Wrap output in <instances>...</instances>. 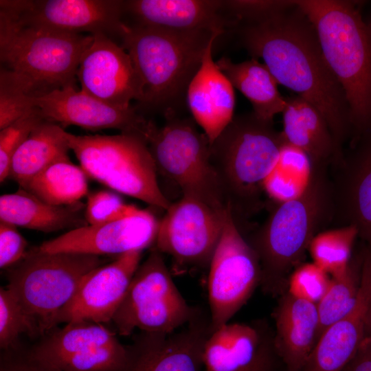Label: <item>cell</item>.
<instances>
[{
	"mask_svg": "<svg viewBox=\"0 0 371 371\" xmlns=\"http://www.w3.org/2000/svg\"><path fill=\"white\" fill-rule=\"evenodd\" d=\"M285 144L273 122L253 112L234 117L210 144V161L238 225L262 205L263 182Z\"/></svg>",
	"mask_w": 371,
	"mask_h": 371,
	"instance_id": "cell-5",
	"label": "cell"
},
{
	"mask_svg": "<svg viewBox=\"0 0 371 371\" xmlns=\"http://www.w3.org/2000/svg\"><path fill=\"white\" fill-rule=\"evenodd\" d=\"M366 22L368 23V25L369 27V29H370V33H371V19H366Z\"/></svg>",
	"mask_w": 371,
	"mask_h": 371,
	"instance_id": "cell-45",
	"label": "cell"
},
{
	"mask_svg": "<svg viewBox=\"0 0 371 371\" xmlns=\"http://www.w3.org/2000/svg\"><path fill=\"white\" fill-rule=\"evenodd\" d=\"M34 108L32 98L9 70H0V129L12 124Z\"/></svg>",
	"mask_w": 371,
	"mask_h": 371,
	"instance_id": "cell-36",
	"label": "cell"
},
{
	"mask_svg": "<svg viewBox=\"0 0 371 371\" xmlns=\"http://www.w3.org/2000/svg\"><path fill=\"white\" fill-rule=\"evenodd\" d=\"M366 335H367L371 339V301L370 303L367 315Z\"/></svg>",
	"mask_w": 371,
	"mask_h": 371,
	"instance_id": "cell-44",
	"label": "cell"
},
{
	"mask_svg": "<svg viewBox=\"0 0 371 371\" xmlns=\"http://www.w3.org/2000/svg\"><path fill=\"white\" fill-rule=\"evenodd\" d=\"M133 24L177 31L207 30L223 34L238 23L225 12L223 0L124 1Z\"/></svg>",
	"mask_w": 371,
	"mask_h": 371,
	"instance_id": "cell-22",
	"label": "cell"
},
{
	"mask_svg": "<svg viewBox=\"0 0 371 371\" xmlns=\"http://www.w3.org/2000/svg\"><path fill=\"white\" fill-rule=\"evenodd\" d=\"M166 124L156 127L148 147L157 172L175 182L183 196L203 202L225 212V197L210 161V143L195 122L178 115L165 117Z\"/></svg>",
	"mask_w": 371,
	"mask_h": 371,
	"instance_id": "cell-9",
	"label": "cell"
},
{
	"mask_svg": "<svg viewBox=\"0 0 371 371\" xmlns=\"http://www.w3.org/2000/svg\"><path fill=\"white\" fill-rule=\"evenodd\" d=\"M209 43L201 65L187 91V105L194 120L212 144L234 118V87L212 58L214 41Z\"/></svg>",
	"mask_w": 371,
	"mask_h": 371,
	"instance_id": "cell-23",
	"label": "cell"
},
{
	"mask_svg": "<svg viewBox=\"0 0 371 371\" xmlns=\"http://www.w3.org/2000/svg\"><path fill=\"white\" fill-rule=\"evenodd\" d=\"M275 356L272 338L263 333L260 348L254 360L238 371H273Z\"/></svg>",
	"mask_w": 371,
	"mask_h": 371,
	"instance_id": "cell-42",
	"label": "cell"
},
{
	"mask_svg": "<svg viewBox=\"0 0 371 371\" xmlns=\"http://www.w3.org/2000/svg\"><path fill=\"white\" fill-rule=\"evenodd\" d=\"M213 330L201 307L192 319L169 333L142 332L129 346L127 371H203V350Z\"/></svg>",
	"mask_w": 371,
	"mask_h": 371,
	"instance_id": "cell-17",
	"label": "cell"
},
{
	"mask_svg": "<svg viewBox=\"0 0 371 371\" xmlns=\"http://www.w3.org/2000/svg\"><path fill=\"white\" fill-rule=\"evenodd\" d=\"M313 170L308 155L285 142L263 182L264 192L276 203L295 199L308 187Z\"/></svg>",
	"mask_w": 371,
	"mask_h": 371,
	"instance_id": "cell-31",
	"label": "cell"
},
{
	"mask_svg": "<svg viewBox=\"0 0 371 371\" xmlns=\"http://www.w3.org/2000/svg\"><path fill=\"white\" fill-rule=\"evenodd\" d=\"M143 211L126 204L113 192L100 190L87 195L85 216L88 225H98L138 215Z\"/></svg>",
	"mask_w": 371,
	"mask_h": 371,
	"instance_id": "cell-38",
	"label": "cell"
},
{
	"mask_svg": "<svg viewBox=\"0 0 371 371\" xmlns=\"http://www.w3.org/2000/svg\"><path fill=\"white\" fill-rule=\"evenodd\" d=\"M23 334L40 335L35 320L29 315L7 287L0 288V348L5 351L19 349V339Z\"/></svg>",
	"mask_w": 371,
	"mask_h": 371,
	"instance_id": "cell-34",
	"label": "cell"
},
{
	"mask_svg": "<svg viewBox=\"0 0 371 371\" xmlns=\"http://www.w3.org/2000/svg\"><path fill=\"white\" fill-rule=\"evenodd\" d=\"M330 168L333 194V227L352 225L359 236L371 238V132Z\"/></svg>",
	"mask_w": 371,
	"mask_h": 371,
	"instance_id": "cell-20",
	"label": "cell"
},
{
	"mask_svg": "<svg viewBox=\"0 0 371 371\" xmlns=\"http://www.w3.org/2000/svg\"><path fill=\"white\" fill-rule=\"evenodd\" d=\"M93 40L84 53L76 73L80 89L119 109L139 103L143 85L128 53L104 34Z\"/></svg>",
	"mask_w": 371,
	"mask_h": 371,
	"instance_id": "cell-16",
	"label": "cell"
},
{
	"mask_svg": "<svg viewBox=\"0 0 371 371\" xmlns=\"http://www.w3.org/2000/svg\"><path fill=\"white\" fill-rule=\"evenodd\" d=\"M295 5V0H223L225 13L238 25L264 21Z\"/></svg>",
	"mask_w": 371,
	"mask_h": 371,
	"instance_id": "cell-39",
	"label": "cell"
},
{
	"mask_svg": "<svg viewBox=\"0 0 371 371\" xmlns=\"http://www.w3.org/2000/svg\"><path fill=\"white\" fill-rule=\"evenodd\" d=\"M216 63L233 87L249 101L258 117L273 122L274 117L282 113L286 98L280 93L278 82L264 63L254 58L235 63L225 56Z\"/></svg>",
	"mask_w": 371,
	"mask_h": 371,
	"instance_id": "cell-27",
	"label": "cell"
},
{
	"mask_svg": "<svg viewBox=\"0 0 371 371\" xmlns=\"http://www.w3.org/2000/svg\"><path fill=\"white\" fill-rule=\"evenodd\" d=\"M85 210V205L81 201L71 205H54L21 188L0 197V221L43 232L71 230L87 225Z\"/></svg>",
	"mask_w": 371,
	"mask_h": 371,
	"instance_id": "cell-26",
	"label": "cell"
},
{
	"mask_svg": "<svg viewBox=\"0 0 371 371\" xmlns=\"http://www.w3.org/2000/svg\"><path fill=\"white\" fill-rule=\"evenodd\" d=\"M88 176L70 159L58 161L19 186L54 205H71L88 195Z\"/></svg>",
	"mask_w": 371,
	"mask_h": 371,
	"instance_id": "cell-30",
	"label": "cell"
},
{
	"mask_svg": "<svg viewBox=\"0 0 371 371\" xmlns=\"http://www.w3.org/2000/svg\"><path fill=\"white\" fill-rule=\"evenodd\" d=\"M71 150L90 177L120 193L166 210L171 203L159 187L147 140L132 133L76 135L67 132Z\"/></svg>",
	"mask_w": 371,
	"mask_h": 371,
	"instance_id": "cell-8",
	"label": "cell"
},
{
	"mask_svg": "<svg viewBox=\"0 0 371 371\" xmlns=\"http://www.w3.org/2000/svg\"><path fill=\"white\" fill-rule=\"evenodd\" d=\"M282 113L284 142L304 152L313 166L332 168L338 161L335 141L328 124L311 103L295 95L286 98Z\"/></svg>",
	"mask_w": 371,
	"mask_h": 371,
	"instance_id": "cell-25",
	"label": "cell"
},
{
	"mask_svg": "<svg viewBox=\"0 0 371 371\" xmlns=\"http://www.w3.org/2000/svg\"><path fill=\"white\" fill-rule=\"evenodd\" d=\"M312 23L324 58L341 85L350 110L352 140L371 132V33L361 3L296 0Z\"/></svg>",
	"mask_w": 371,
	"mask_h": 371,
	"instance_id": "cell-4",
	"label": "cell"
},
{
	"mask_svg": "<svg viewBox=\"0 0 371 371\" xmlns=\"http://www.w3.org/2000/svg\"><path fill=\"white\" fill-rule=\"evenodd\" d=\"M27 242L10 223L0 221V267L7 269L26 255Z\"/></svg>",
	"mask_w": 371,
	"mask_h": 371,
	"instance_id": "cell-40",
	"label": "cell"
},
{
	"mask_svg": "<svg viewBox=\"0 0 371 371\" xmlns=\"http://www.w3.org/2000/svg\"><path fill=\"white\" fill-rule=\"evenodd\" d=\"M44 120L66 126H77L89 131L117 129L120 133L139 135L148 139L156 124L147 120L136 107L119 109L109 105L76 87L55 90L32 98Z\"/></svg>",
	"mask_w": 371,
	"mask_h": 371,
	"instance_id": "cell-15",
	"label": "cell"
},
{
	"mask_svg": "<svg viewBox=\"0 0 371 371\" xmlns=\"http://www.w3.org/2000/svg\"><path fill=\"white\" fill-rule=\"evenodd\" d=\"M361 264L362 251L352 257L343 275L331 278L327 291L317 304L319 315L317 342L330 326L347 315L355 305L360 288Z\"/></svg>",
	"mask_w": 371,
	"mask_h": 371,
	"instance_id": "cell-32",
	"label": "cell"
},
{
	"mask_svg": "<svg viewBox=\"0 0 371 371\" xmlns=\"http://www.w3.org/2000/svg\"><path fill=\"white\" fill-rule=\"evenodd\" d=\"M371 301V240L362 250L361 282L355 305L320 336L303 371H344L366 335Z\"/></svg>",
	"mask_w": 371,
	"mask_h": 371,
	"instance_id": "cell-21",
	"label": "cell"
},
{
	"mask_svg": "<svg viewBox=\"0 0 371 371\" xmlns=\"http://www.w3.org/2000/svg\"><path fill=\"white\" fill-rule=\"evenodd\" d=\"M222 34L177 32L125 23L120 38L143 85L137 111L178 115L188 86L199 69L210 41Z\"/></svg>",
	"mask_w": 371,
	"mask_h": 371,
	"instance_id": "cell-3",
	"label": "cell"
},
{
	"mask_svg": "<svg viewBox=\"0 0 371 371\" xmlns=\"http://www.w3.org/2000/svg\"><path fill=\"white\" fill-rule=\"evenodd\" d=\"M263 333L250 325L229 322L215 329L203 350V371H238L248 366L260 348Z\"/></svg>",
	"mask_w": 371,
	"mask_h": 371,
	"instance_id": "cell-29",
	"label": "cell"
},
{
	"mask_svg": "<svg viewBox=\"0 0 371 371\" xmlns=\"http://www.w3.org/2000/svg\"><path fill=\"white\" fill-rule=\"evenodd\" d=\"M66 134L59 124L41 122L14 155L8 179L21 186L52 164L69 159Z\"/></svg>",
	"mask_w": 371,
	"mask_h": 371,
	"instance_id": "cell-28",
	"label": "cell"
},
{
	"mask_svg": "<svg viewBox=\"0 0 371 371\" xmlns=\"http://www.w3.org/2000/svg\"><path fill=\"white\" fill-rule=\"evenodd\" d=\"M254 58H262L278 85L311 103L333 135L339 161L352 131L344 91L323 55L315 30L296 5L262 22L236 29Z\"/></svg>",
	"mask_w": 371,
	"mask_h": 371,
	"instance_id": "cell-1",
	"label": "cell"
},
{
	"mask_svg": "<svg viewBox=\"0 0 371 371\" xmlns=\"http://www.w3.org/2000/svg\"><path fill=\"white\" fill-rule=\"evenodd\" d=\"M275 352L287 371H303L317 343L319 315L317 304L287 292L280 296L273 313Z\"/></svg>",
	"mask_w": 371,
	"mask_h": 371,
	"instance_id": "cell-24",
	"label": "cell"
},
{
	"mask_svg": "<svg viewBox=\"0 0 371 371\" xmlns=\"http://www.w3.org/2000/svg\"><path fill=\"white\" fill-rule=\"evenodd\" d=\"M0 10L24 25L70 34L120 38L125 24L124 1L120 0H1Z\"/></svg>",
	"mask_w": 371,
	"mask_h": 371,
	"instance_id": "cell-14",
	"label": "cell"
},
{
	"mask_svg": "<svg viewBox=\"0 0 371 371\" xmlns=\"http://www.w3.org/2000/svg\"><path fill=\"white\" fill-rule=\"evenodd\" d=\"M26 352L49 371H127L131 357L115 333L87 321L56 328Z\"/></svg>",
	"mask_w": 371,
	"mask_h": 371,
	"instance_id": "cell-11",
	"label": "cell"
},
{
	"mask_svg": "<svg viewBox=\"0 0 371 371\" xmlns=\"http://www.w3.org/2000/svg\"><path fill=\"white\" fill-rule=\"evenodd\" d=\"M357 237L359 231L352 225L330 227L319 232L308 247L312 262L331 278L343 275L353 257Z\"/></svg>",
	"mask_w": 371,
	"mask_h": 371,
	"instance_id": "cell-33",
	"label": "cell"
},
{
	"mask_svg": "<svg viewBox=\"0 0 371 371\" xmlns=\"http://www.w3.org/2000/svg\"><path fill=\"white\" fill-rule=\"evenodd\" d=\"M142 251L126 253L89 272L60 312L58 323L111 321L140 265Z\"/></svg>",
	"mask_w": 371,
	"mask_h": 371,
	"instance_id": "cell-19",
	"label": "cell"
},
{
	"mask_svg": "<svg viewBox=\"0 0 371 371\" xmlns=\"http://www.w3.org/2000/svg\"><path fill=\"white\" fill-rule=\"evenodd\" d=\"M313 168L305 191L295 199L276 203L264 223L246 238L259 259L261 289L273 297L286 292L289 277L304 262L314 236L333 225L330 168Z\"/></svg>",
	"mask_w": 371,
	"mask_h": 371,
	"instance_id": "cell-2",
	"label": "cell"
},
{
	"mask_svg": "<svg viewBox=\"0 0 371 371\" xmlns=\"http://www.w3.org/2000/svg\"><path fill=\"white\" fill-rule=\"evenodd\" d=\"M344 371H371V339L365 335L357 353Z\"/></svg>",
	"mask_w": 371,
	"mask_h": 371,
	"instance_id": "cell-43",
	"label": "cell"
},
{
	"mask_svg": "<svg viewBox=\"0 0 371 371\" xmlns=\"http://www.w3.org/2000/svg\"><path fill=\"white\" fill-rule=\"evenodd\" d=\"M207 291L212 330L227 324L260 285L259 259L229 209L209 266Z\"/></svg>",
	"mask_w": 371,
	"mask_h": 371,
	"instance_id": "cell-12",
	"label": "cell"
},
{
	"mask_svg": "<svg viewBox=\"0 0 371 371\" xmlns=\"http://www.w3.org/2000/svg\"><path fill=\"white\" fill-rule=\"evenodd\" d=\"M331 277L311 262H302L291 273L286 292L299 299L317 304L327 291Z\"/></svg>",
	"mask_w": 371,
	"mask_h": 371,
	"instance_id": "cell-37",
	"label": "cell"
},
{
	"mask_svg": "<svg viewBox=\"0 0 371 371\" xmlns=\"http://www.w3.org/2000/svg\"><path fill=\"white\" fill-rule=\"evenodd\" d=\"M227 210L183 196L170 205L159 221L154 247L171 257L175 274L209 267Z\"/></svg>",
	"mask_w": 371,
	"mask_h": 371,
	"instance_id": "cell-13",
	"label": "cell"
},
{
	"mask_svg": "<svg viewBox=\"0 0 371 371\" xmlns=\"http://www.w3.org/2000/svg\"><path fill=\"white\" fill-rule=\"evenodd\" d=\"M0 371H49L32 360L20 349L3 352Z\"/></svg>",
	"mask_w": 371,
	"mask_h": 371,
	"instance_id": "cell-41",
	"label": "cell"
},
{
	"mask_svg": "<svg viewBox=\"0 0 371 371\" xmlns=\"http://www.w3.org/2000/svg\"><path fill=\"white\" fill-rule=\"evenodd\" d=\"M198 308L184 299L163 254L153 247L135 273L111 321L118 334L124 337L135 329L169 333L189 322Z\"/></svg>",
	"mask_w": 371,
	"mask_h": 371,
	"instance_id": "cell-10",
	"label": "cell"
},
{
	"mask_svg": "<svg viewBox=\"0 0 371 371\" xmlns=\"http://www.w3.org/2000/svg\"><path fill=\"white\" fill-rule=\"evenodd\" d=\"M39 109L33 108L6 127L0 129V181L8 177L12 157L33 129L43 120Z\"/></svg>",
	"mask_w": 371,
	"mask_h": 371,
	"instance_id": "cell-35",
	"label": "cell"
},
{
	"mask_svg": "<svg viewBox=\"0 0 371 371\" xmlns=\"http://www.w3.org/2000/svg\"><path fill=\"white\" fill-rule=\"evenodd\" d=\"M159 221L147 210L133 216L74 229L43 242L39 248L48 253L74 252L117 257L155 244Z\"/></svg>",
	"mask_w": 371,
	"mask_h": 371,
	"instance_id": "cell-18",
	"label": "cell"
},
{
	"mask_svg": "<svg viewBox=\"0 0 371 371\" xmlns=\"http://www.w3.org/2000/svg\"><path fill=\"white\" fill-rule=\"evenodd\" d=\"M93 40L91 34L24 25L0 10L1 67L14 74L32 98L76 87L78 68Z\"/></svg>",
	"mask_w": 371,
	"mask_h": 371,
	"instance_id": "cell-6",
	"label": "cell"
},
{
	"mask_svg": "<svg viewBox=\"0 0 371 371\" xmlns=\"http://www.w3.org/2000/svg\"><path fill=\"white\" fill-rule=\"evenodd\" d=\"M106 261L97 255L48 253L32 247L22 260L5 269L7 288L35 320L43 337L57 328L60 312L83 278Z\"/></svg>",
	"mask_w": 371,
	"mask_h": 371,
	"instance_id": "cell-7",
	"label": "cell"
}]
</instances>
